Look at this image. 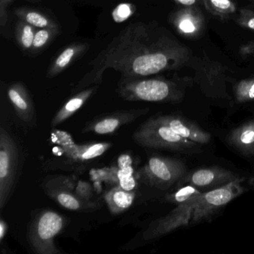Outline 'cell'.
Here are the masks:
<instances>
[{"mask_svg":"<svg viewBox=\"0 0 254 254\" xmlns=\"http://www.w3.org/2000/svg\"><path fill=\"white\" fill-rule=\"evenodd\" d=\"M190 56L188 48L155 23H130L90 62L91 69L75 90L100 84L108 69L120 72L123 78L147 77L180 69Z\"/></svg>","mask_w":254,"mask_h":254,"instance_id":"obj_1","label":"cell"},{"mask_svg":"<svg viewBox=\"0 0 254 254\" xmlns=\"http://www.w3.org/2000/svg\"><path fill=\"white\" fill-rule=\"evenodd\" d=\"M120 97L129 102H176L184 96L177 83L161 78H123L118 83Z\"/></svg>","mask_w":254,"mask_h":254,"instance_id":"obj_2","label":"cell"},{"mask_svg":"<svg viewBox=\"0 0 254 254\" xmlns=\"http://www.w3.org/2000/svg\"><path fill=\"white\" fill-rule=\"evenodd\" d=\"M133 139L146 148L173 150L187 154L200 151V144L180 136L157 117L150 119L139 126L133 133Z\"/></svg>","mask_w":254,"mask_h":254,"instance_id":"obj_3","label":"cell"},{"mask_svg":"<svg viewBox=\"0 0 254 254\" xmlns=\"http://www.w3.org/2000/svg\"><path fill=\"white\" fill-rule=\"evenodd\" d=\"M244 178L229 183L227 185L203 191L193 210L190 224H195L210 218L217 211L245 192L241 183Z\"/></svg>","mask_w":254,"mask_h":254,"instance_id":"obj_4","label":"cell"},{"mask_svg":"<svg viewBox=\"0 0 254 254\" xmlns=\"http://www.w3.org/2000/svg\"><path fill=\"white\" fill-rule=\"evenodd\" d=\"M145 181L160 190H169L184 178L187 167L181 160L169 157H152L142 171Z\"/></svg>","mask_w":254,"mask_h":254,"instance_id":"obj_5","label":"cell"},{"mask_svg":"<svg viewBox=\"0 0 254 254\" xmlns=\"http://www.w3.org/2000/svg\"><path fill=\"white\" fill-rule=\"evenodd\" d=\"M18 163L15 142L4 128L0 132V208L3 209L14 182Z\"/></svg>","mask_w":254,"mask_h":254,"instance_id":"obj_6","label":"cell"},{"mask_svg":"<svg viewBox=\"0 0 254 254\" xmlns=\"http://www.w3.org/2000/svg\"><path fill=\"white\" fill-rule=\"evenodd\" d=\"M63 217L53 211L41 213L35 220L31 233V242L40 254H58L54 239L63 229Z\"/></svg>","mask_w":254,"mask_h":254,"instance_id":"obj_7","label":"cell"},{"mask_svg":"<svg viewBox=\"0 0 254 254\" xmlns=\"http://www.w3.org/2000/svg\"><path fill=\"white\" fill-rule=\"evenodd\" d=\"M199 197L178 204L169 215L162 218L161 219L154 221L145 232L144 238L145 239H155L167 234L183 226L189 225Z\"/></svg>","mask_w":254,"mask_h":254,"instance_id":"obj_8","label":"cell"},{"mask_svg":"<svg viewBox=\"0 0 254 254\" xmlns=\"http://www.w3.org/2000/svg\"><path fill=\"white\" fill-rule=\"evenodd\" d=\"M184 184L194 186L202 191H209L227 185L229 183L242 179V177L231 171L219 167L197 169L187 177H184Z\"/></svg>","mask_w":254,"mask_h":254,"instance_id":"obj_9","label":"cell"},{"mask_svg":"<svg viewBox=\"0 0 254 254\" xmlns=\"http://www.w3.org/2000/svg\"><path fill=\"white\" fill-rule=\"evenodd\" d=\"M56 135L58 143L62 145L66 155L75 161H86L96 158L102 155L111 145L106 142L76 145L67 133L58 131Z\"/></svg>","mask_w":254,"mask_h":254,"instance_id":"obj_10","label":"cell"},{"mask_svg":"<svg viewBox=\"0 0 254 254\" xmlns=\"http://www.w3.org/2000/svg\"><path fill=\"white\" fill-rule=\"evenodd\" d=\"M170 21L178 33L187 38L200 35L205 25L201 12L194 6H186L177 11L172 14Z\"/></svg>","mask_w":254,"mask_h":254,"instance_id":"obj_11","label":"cell"},{"mask_svg":"<svg viewBox=\"0 0 254 254\" xmlns=\"http://www.w3.org/2000/svg\"><path fill=\"white\" fill-rule=\"evenodd\" d=\"M159 121L170 127L180 136L198 144L210 142L211 134L192 122L188 121L178 116L166 115L157 117Z\"/></svg>","mask_w":254,"mask_h":254,"instance_id":"obj_12","label":"cell"},{"mask_svg":"<svg viewBox=\"0 0 254 254\" xmlns=\"http://www.w3.org/2000/svg\"><path fill=\"white\" fill-rule=\"evenodd\" d=\"M89 47L88 44L81 42L72 43L65 47L50 64L47 72V78H54L62 73L82 57L89 50Z\"/></svg>","mask_w":254,"mask_h":254,"instance_id":"obj_13","label":"cell"},{"mask_svg":"<svg viewBox=\"0 0 254 254\" xmlns=\"http://www.w3.org/2000/svg\"><path fill=\"white\" fill-rule=\"evenodd\" d=\"M227 141L236 150L248 156H254V120L233 129Z\"/></svg>","mask_w":254,"mask_h":254,"instance_id":"obj_14","label":"cell"},{"mask_svg":"<svg viewBox=\"0 0 254 254\" xmlns=\"http://www.w3.org/2000/svg\"><path fill=\"white\" fill-rule=\"evenodd\" d=\"M8 96L19 117L23 121H30L34 114V107L24 84L20 82L11 84L8 87Z\"/></svg>","mask_w":254,"mask_h":254,"instance_id":"obj_15","label":"cell"},{"mask_svg":"<svg viewBox=\"0 0 254 254\" xmlns=\"http://www.w3.org/2000/svg\"><path fill=\"white\" fill-rule=\"evenodd\" d=\"M96 90L97 87H90L72 96L55 116L52 122V126L54 127L58 125L62 124L63 122L67 120L85 104Z\"/></svg>","mask_w":254,"mask_h":254,"instance_id":"obj_16","label":"cell"},{"mask_svg":"<svg viewBox=\"0 0 254 254\" xmlns=\"http://www.w3.org/2000/svg\"><path fill=\"white\" fill-rule=\"evenodd\" d=\"M14 14L19 20L32 25L36 29L44 28H60L59 23L48 14L35 8H20L14 11Z\"/></svg>","mask_w":254,"mask_h":254,"instance_id":"obj_17","label":"cell"},{"mask_svg":"<svg viewBox=\"0 0 254 254\" xmlns=\"http://www.w3.org/2000/svg\"><path fill=\"white\" fill-rule=\"evenodd\" d=\"M134 197V193L126 191L121 187L113 188L105 196L108 208L113 214L121 213L128 209L133 203Z\"/></svg>","mask_w":254,"mask_h":254,"instance_id":"obj_18","label":"cell"},{"mask_svg":"<svg viewBox=\"0 0 254 254\" xmlns=\"http://www.w3.org/2000/svg\"><path fill=\"white\" fill-rule=\"evenodd\" d=\"M133 114H134L132 112L123 113L119 114V115L105 117L92 124L88 130L102 135L114 133L122 125L132 120L133 117H135Z\"/></svg>","mask_w":254,"mask_h":254,"instance_id":"obj_19","label":"cell"},{"mask_svg":"<svg viewBox=\"0 0 254 254\" xmlns=\"http://www.w3.org/2000/svg\"><path fill=\"white\" fill-rule=\"evenodd\" d=\"M60 33V28L37 29L33 44L29 54L30 56H37L42 53Z\"/></svg>","mask_w":254,"mask_h":254,"instance_id":"obj_20","label":"cell"},{"mask_svg":"<svg viewBox=\"0 0 254 254\" xmlns=\"http://www.w3.org/2000/svg\"><path fill=\"white\" fill-rule=\"evenodd\" d=\"M36 31V28L23 20L18 19L16 23V41L19 47L25 53H29L30 52Z\"/></svg>","mask_w":254,"mask_h":254,"instance_id":"obj_21","label":"cell"},{"mask_svg":"<svg viewBox=\"0 0 254 254\" xmlns=\"http://www.w3.org/2000/svg\"><path fill=\"white\" fill-rule=\"evenodd\" d=\"M208 12L221 20L228 19L236 11L232 0H201Z\"/></svg>","mask_w":254,"mask_h":254,"instance_id":"obj_22","label":"cell"},{"mask_svg":"<svg viewBox=\"0 0 254 254\" xmlns=\"http://www.w3.org/2000/svg\"><path fill=\"white\" fill-rule=\"evenodd\" d=\"M202 192L203 191H200L194 186L187 184V185L181 187L175 192L169 194L166 198L169 201L177 203L178 205L198 197Z\"/></svg>","mask_w":254,"mask_h":254,"instance_id":"obj_23","label":"cell"},{"mask_svg":"<svg viewBox=\"0 0 254 254\" xmlns=\"http://www.w3.org/2000/svg\"><path fill=\"white\" fill-rule=\"evenodd\" d=\"M235 96L239 102L254 100V78L244 79L235 87Z\"/></svg>","mask_w":254,"mask_h":254,"instance_id":"obj_24","label":"cell"},{"mask_svg":"<svg viewBox=\"0 0 254 254\" xmlns=\"http://www.w3.org/2000/svg\"><path fill=\"white\" fill-rule=\"evenodd\" d=\"M117 178L120 183V187L126 191H131L136 187V181L133 177L132 166L119 169L117 171Z\"/></svg>","mask_w":254,"mask_h":254,"instance_id":"obj_25","label":"cell"},{"mask_svg":"<svg viewBox=\"0 0 254 254\" xmlns=\"http://www.w3.org/2000/svg\"><path fill=\"white\" fill-rule=\"evenodd\" d=\"M136 11V7L131 3L123 2L117 5L112 11V17L117 23H123L128 20Z\"/></svg>","mask_w":254,"mask_h":254,"instance_id":"obj_26","label":"cell"},{"mask_svg":"<svg viewBox=\"0 0 254 254\" xmlns=\"http://www.w3.org/2000/svg\"><path fill=\"white\" fill-rule=\"evenodd\" d=\"M56 198L58 202L66 209L77 210L81 208V203L79 200L70 193L66 192V191L58 193Z\"/></svg>","mask_w":254,"mask_h":254,"instance_id":"obj_27","label":"cell"},{"mask_svg":"<svg viewBox=\"0 0 254 254\" xmlns=\"http://www.w3.org/2000/svg\"><path fill=\"white\" fill-rule=\"evenodd\" d=\"M237 23L242 27L254 31V11L247 8L241 9Z\"/></svg>","mask_w":254,"mask_h":254,"instance_id":"obj_28","label":"cell"},{"mask_svg":"<svg viewBox=\"0 0 254 254\" xmlns=\"http://www.w3.org/2000/svg\"><path fill=\"white\" fill-rule=\"evenodd\" d=\"M14 0H0V25L2 27L8 22V8ZM29 2H39L41 0H27Z\"/></svg>","mask_w":254,"mask_h":254,"instance_id":"obj_29","label":"cell"},{"mask_svg":"<svg viewBox=\"0 0 254 254\" xmlns=\"http://www.w3.org/2000/svg\"><path fill=\"white\" fill-rule=\"evenodd\" d=\"M239 53L243 57H248V56H254V41H250L239 49Z\"/></svg>","mask_w":254,"mask_h":254,"instance_id":"obj_30","label":"cell"},{"mask_svg":"<svg viewBox=\"0 0 254 254\" xmlns=\"http://www.w3.org/2000/svg\"><path fill=\"white\" fill-rule=\"evenodd\" d=\"M132 165V159L128 154H122L118 159L119 169L128 167Z\"/></svg>","mask_w":254,"mask_h":254,"instance_id":"obj_31","label":"cell"},{"mask_svg":"<svg viewBox=\"0 0 254 254\" xmlns=\"http://www.w3.org/2000/svg\"><path fill=\"white\" fill-rule=\"evenodd\" d=\"M177 3L184 6H194L197 3L198 0H175Z\"/></svg>","mask_w":254,"mask_h":254,"instance_id":"obj_32","label":"cell"},{"mask_svg":"<svg viewBox=\"0 0 254 254\" xmlns=\"http://www.w3.org/2000/svg\"><path fill=\"white\" fill-rule=\"evenodd\" d=\"M5 233H6V224L3 221H1L0 222V239L1 240L3 239Z\"/></svg>","mask_w":254,"mask_h":254,"instance_id":"obj_33","label":"cell"},{"mask_svg":"<svg viewBox=\"0 0 254 254\" xmlns=\"http://www.w3.org/2000/svg\"><path fill=\"white\" fill-rule=\"evenodd\" d=\"M249 184L254 187V176L251 177L249 179Z\"/></svg>","mask_w":254,"mask_h":254,"instance_id":"obj_34","label":"cell"},{"mask_svg":"<svg viewBox=\"0 0 254 254\" xmlns=\"http://www.w3.org/2000/svg\"><path fill=\"white\" fill-rule=\"evenodd\" d=\"M253 1H254V0H253Z\"/></svg>","mask_w":254,"mask_h":254,"instance_id":"obj_35","label":"cell"}]
</instances>
